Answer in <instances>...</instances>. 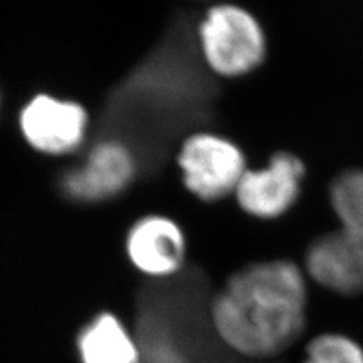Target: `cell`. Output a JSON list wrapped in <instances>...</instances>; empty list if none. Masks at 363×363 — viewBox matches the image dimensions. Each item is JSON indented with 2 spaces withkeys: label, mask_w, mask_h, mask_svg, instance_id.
<instances>
[{
  "label": "cell",
  "mask_w": 363,
  "mask_h": 363,
  "mask_svg": "<svg viewBox=\"0 0 363 363\" xmlns=\"http://www.w3.org/2000/svg\"><path fill=\"white\" fill-rule=\"evenodd\" d=\"M308 285L286 259L250 264L225 280L211 304V321L223 342L252 359L274 357L306 325Z\"/></svg>",
  "instance_id": "6da1fadb"
},
{
  "label": "cell",
  "mask_w": 363,
  "mask_h": 363,
  "mask_svg": "<svg viewBox=\"0 0 363 363\" xmlns=\"http://www.w3.org/2000/svg\"><path fill=\"white\" fill-rule=\"evenodd\" d=\"M328 194L339 227L309 245L306 272L328 291L356 295L363 292V169L337 174Z\"/></svg>",
  "instance_id": "7a4b0ae2"
},
{
  "label": "cell",
  "mask_w": 363,
  "mask_h": 363,
  "mask_svg": "<svg viewBox=\"0 0 363 363\" xmlns=\"http://www.w3.org/2000/svg\"><path fill=\"white\" fill-rule=\"evenodd\" d=\"M204 62L223 77L252 73L267 56V37L259 20L242 6L223 4L206 11L199 25Z\"/></svg>",
  "instance_id": "3957f363"
},
{
  "label": "cell",
  "mask_w": 363,
  "mask_h": 363,
  "mask_svg": "<svg viewBox=\"0 0 363 363\" xmlns=\"http://www.w3.org/2000/svg\"><path fill=\"white\" fill-rule=\"evenodd\" d=\"M177 164L186 189L203 201L235 194L248 169L241 147L213 132L189 135L180 145Z\"/></svg>",
  "instance_id": "277c9868"
},
{
  "label": "cell",
  "mask_w": 363,
  "mask_h": 363,
  "mask_svg": "<svg viewBox=\"0 0 363 363\" xmlns=\"http://www.w3.org/2000/svg\"><path fill=\"white\" fill-rule=\"evenodd\" d=\"M306 168L301 159L289 152H277L264 168L247 169L235 197L250 217L274 220L285 215L300 197Z\"/></svg>",
  "instance_id": "5b68a950"
},
{
  "label": "cell",
  "mask_w": 363,
  "mask_h": 363,
  "mask_svg": "<svg viewBox=\"0 0 363 363\" xmlns=\"http://www.w3.org/2000/svg\"><path fill=\"white\" fill-rule=\"evenodd\" d=\"M136 174V157L128 144L109 138L97 143L82 164L62 176L61 186L77 201H101L120 194Z\"/></svg>",
  "instance_id": "8992f818"
},
{
  "label": "cell",
  "mask_w": 363,
  "mask_h": 363,
  "mask_svg": "<svg viewBox=\"0 0 363 363\" xmlns=\"http://www.w3.org/2000/svg\"><path fill=\"white\" fill-rule=\"evenodd\" d=\"M86 109L72 100L40 94L21 109L20 129L26 141L45 155H67L82 145L88 130Z\"/></svg>",
  "instance_id": "52a82bcc"
},
{
  "label": "cell",
  "mask_w": 363,
  "mask_h": 363,
  "mask_svg": "<svg viewBox=\"0 0 363 363\" xmlns=\"http://www.w3.org/2000/svg\"><path fill=\"white\" fill-rule=\"evenodd\" d=\"M126 252L132 265L143 274L164 279L184 267L186 238L173 218L159 213L145 215L130 227Z\"/></svg>",
  "instance_id": "ba28073f"
},
{
  "label": "cell",
  "mask_w": 363,
  "mask_h": 363,
  "mask_svg": "<svg viewBox=\"0 0 363 363\" xmlns=\"http://www.w3.org/2000/svg\"><path fill=\"white\" fill-rule=\"evenodd\" d=\"M81 363H140L141 348L116 315L100 313L77 336Z\"/></svg>",
  "instance_id": "9c48e42d"
},
{
  "label": "cell",
  "mask_w": 363,
  "mask_h": 363,
  "mask_svg": "<svg viewBox=\"0 0 363 363\" xmlns=\"http://www.w3.org/2000/svg\"><path fill=\"white\" fill-rule=\"evenodd\" d=\"M306 354L304 363H363L362 347L353 339L333 333L315 337Z\"/></svg>",
  "instance_id": "30bf717a"
}]
</instances>
